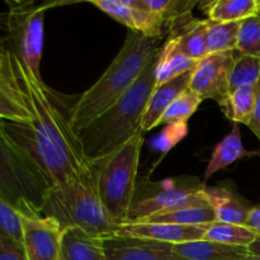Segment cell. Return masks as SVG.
<instances>
[{
    "mask_svg": "<svg viewBox=\"0 0 260 260\" xmlns=\"http://www.w3.org/2000/svg\"><path fill=\"white\" fill-rule=\"evenodd\" d=\"M4 68L17 90L20 101L30 114V122L38 135L60 152L79 173L85 174L91 169V161L84 155L78 136L70 124V111L65 112L57 101V94L48 88L42 79L10 51L3 50Z\"/></svg>",
    "mask_w": 260,
    "mask_h": 260,
    "instance_id": "6da1fadb",
    "label": "cell"
},
{
    "mask_svg": "<svg viewBox=\"0 0 260 260\" xmlns=\"http://www.w3.org/2000/svg\"><path fill=\"white\" fill-rule=\"evenodd\" d=\"M159 41L129 30L103 75L71 107L70 124L75 134L108 111L134 86L161 48Z\"/></svg>",
    "mask_w": 260,
    "mask_h": 260,
    "instance_id": "7a4b0ae2",
    "label": "cell"
},
{
    "mask_svg": "<svg viewBox=\"0 0 260 260\" xmlns=\"http://www.w3.org/2000/svg\"><path fill=\"white\" fill-rule=\"evenodd\" d=\"M159 52L139 80L108 111L76 132L89 161L106 159L142 131L141 123L151 93L156 86Z\"/></svg>",
    "mask_w": 260,
    "mask_h": 260,
    "instance_id": "3957f363",
    "label": "cell"
},
{
    "mask_svg": "<svg viewBox=\"0 0 260 260\" xmlns=\"http://www.w3.org/2000/svg\"><path fill=\"white\" fill-rule=\"evenodd\" d=\"M101 160L91 161V169L48 192L42 216L52 217L65 230L78 228L99 239L118 234L121 223L108 212L98 190V172Z\"/></svg>",
    "mask_w": 260,
    "mask_h": 260,
    "instance_id": "277c9868",
    "label": "cell"
},
{
    "mask_svg": "<svg viewBox=\"0 0 260 260\" xmlns=\"http://www.w3.org/2000/svg\"><path fill=\"white\" fill-rule=\"evenodd\" d=\"M51 188L37 165L0 127V197L22 216L41 217Z\"/></svg>",
    "mask_w": 260,
    "mask_h": 260,
    "instance_id": "5b68a950",
    "label": "cell"
},
{
    "mask_svg": "<svg viewBox=\"0 0 260 260\" xmlns=\"http://www.w3.org/2000/svg\"><path fill=\"white\" fill-rule=\"evenodd\" d=\"M142 144L144 131L139 132L108 157L102 159L99 165V196L104 207L121 225L128 222Z\"/></svg>",
    "mask_w": 260,
    "mask_h": 260,
    "instance_id": "8992f818",
    "label": "cell"
},
{
    "mask_svg": "<svg viewBox=\"0 0 260 260\" xmlns=\"http://www.w3.org/2000/svg\"><path fill=\"white\" fill-rule=\"evenodd\" d=\"M203 185L196 177L169 178L161 182L137 180L127 223L179 208L208 205L202 196Z\"/></svg>",
    "mask_w": 260,
    "mask_h": 260,
    "instance_id": "52a82bcc",
    "label": "cell"
},
{
    "mask_svg": "<svg viewBox=\"0 0 260 260\" xmlns=\"http://www.w3.org/2000/svg\"><path fill=\"white\" fill-rule=\"evenodd\" d=\"M5 18L7 36L0 48L14 53L33 75L41 76V60L45 35V14L50 4L37 5L33 2H7Z\"/></svg>",
    "mask_w": 260,
    "mask_h": 260,
    "instance_id": "ba28073f",
    "label": "cell"
},
{
    "mask_svg": "<svg viewBox=\"0 0 260 260\" xmlns=\"http://www.w3.org/2000/svg\"><path fill=\"white\" fill-rule=\"evenodd\" d=\"M0 127L5 135L37 165L52 187L83 175L60 152L47 144L36 132L29 122L0 119Z\"/></svg>",
    "mask_w": 260,
    "mask_h": 260,
    "instance_id": "9c48e42d",
    "label": "cell"
},
{
    "mask_svg": "<svg viewBox=\"0 0 260 260\" xmlns=\"http://www.w3.org/2000/svg\"><path fill=\"white\" fill-rule=\"evenodd\" d=\"M235 58L236 51L207 55L203 60L198 61L188 89L203 101L213 99L223 109L230 96L229 80Z\"/></svg>",
    "mask_w": 260,
    "mask_h": 260,
    "instance_id": "30bf717a",
    "label": "cell"
},
{
    "mask_svg": "<svg viewBox=\"0 0 260 260\" xmlns=\"http://www.w3.org/2000/svg\"><path fill=\"white\" fill-rule=\"evenodd\" d=\"M23 248L28 260H60L63 229L52 217L22 216Z\"/></svg>",
    "mask_w": 260,
    "mask_h": 260,
    "instance_id": "8fae6325",
    "label": "cell"
},
{
    "mask_svg": "<svg viewBox=\"0 0 260 260\" xmlns=\"http://www.w3.org/2000/svg\"><path fill=\"white\" fill-rule=\"evenodd\" d=\"M89 3L118 23L126 25L131 32L159 40H161L167 32L165 29L168 27L165 23L142 7L140 0H90Z\"/></svg>",
    "mask_w": 260,
    "mask_h": 260,
    "instance_id": "7c38bea8",
    "label": "cell"
},
{
    "mask_svg": "<svg viewBox=\"0 0 260 260\" xmlns=\"http://www.w3.org/2000/svg\"><path fill=\"white\" fill-rule=\"evenodd\" d=\"M107 260H189L175 251L173 244L132 236L103 239Z\"/></svg>",
    "mask_w": 260,
    "mask_h": 260,
    "instance_id": "4fadbf2b",
    "label": "cell"
},
{
    "mask_svg": "<svg viewBox=\"0 0 260 260\" xmlns=\"http://www.w3.org/2000/svg\"><path fill=\"white\" fill-rule=\"evenodd\" d=\"M207 226H184L167 222H129L122 225L117 235L179 245L203 240Z\"/></svg>",
    "mask_w": 260,
    "mask_h": 260,
    "instance_id": "5bb4252c",
    "label": "cell"
},
{
    "mask_svg": "<svg viewBox=\"0 0 260 260\" xmlns=\"http://www.w3.org/2000/svg\"><path fill=\"white\" fill-rule=\"evenodd\" d=\"M202 196L212 208L217 222L246 225L251 206L233 188L228 185L208 187L203 185Z\"/></svg>",
    "mask_w": 260,
    "mask_h": 260,
    "instance_id": "9a60e30c",
    "label": "cell"
},
{
    "mask_svg": "<svg viewBox=\"0 0 260 260\" xmlns=\"http://www.w3.org/2000/svg\"><path fill=\"white\" fill-rule=\"evenodd\" d=\"M210 20H201L193 18L192 14L185 15L175 20L169 27V37L174 40L175 45L187 57L201 61L208 55L207 30Z\"/></svg>",
    "mask_w": 260,
    "mask_h": 260,
    "instance_id": "2e32d148",
    "label": "cell"
},
{
    "mask_svg": "<svg viewBox=\"0 0 260 260\" xmlns=\"http://www.w3.org/2000/svg\"><path fill=\"white\" fill-rule=\"evenodd\" d=\"M196 69V68H194ZM193 70L178 76V78L172 79L164 84L155 86L154 91L151 93L147 103L146 109H145L144 118H142L141 128L142 131L146 132L150 129L159 126V122L161 117L164 116L165 111L170 107V104L180 95L184 90L189 88L190 79H192Z\"/></svg>",
    "mask_w": 260,
    "mask_h": 260,
    "instance_id": "e0dca14e",
    "label": "cell"
},
{
    "mask_svg": "<svg viewBox=\"0 0 260 260\" xmlns=\"http://www.w3.org/2000/svg\"><path fill=\"white\" fill-rule=\"evenodd\" d=\"M60 260H107L103 239L94 238L78 228L65 229Z\"/></svg>",
    "mask_w": 260,
    "mask_h": 260,
    "instance_id": "ac0fdd59",
    "label": "cell"
},
{
    "mask_svg": "<svg viewBox=\"0 0 260 260\" xmlns=\"http://www.w3.org/2000/svg\"><path fill=\"white\" fill-rule=\"evenodd\" d=\"M256 155L255 151H249L244 147L243 140H241L240 127L238 123H234L233 131L223 137L217 145H216L215 150H213L211 159L208 161L207 168L205 172V178H203L202 183L206 184L208 179L212 177L213 174L221 169H225L229 165L234 164L238 160L243 159V157H249Z\"/></svg>",
    "mask_w": 260,
    "mask_h": 260,
    "instance_id": "d6986e66",
    "label": "cell"
},
{
    "mask_svg": "<svg viewBox=\"0 0 260 260\" xmlns=\"http://www.w3.org/2000/svg\"><path fill=\"white\" fill-rule=\"evenodd\" d=\"M175 251L189 260H240L249 254L248 248L230 246L215 241L197 240L174 245Z\"/></svg>",
    "mask_w": 260,
    "mask_h": 260,
    "instance_id": "ffe728a7",
    "label": "cell"
},
{
    "mask_svg": "<svg viewBox=\"0 0 260 260\" xmlns=\"http://www.w3.org/2000/svg\"><path fill=\"white\" fill-rule=\"evenodd\" d=\"M197 61L187 57L175 45L172 37H168L159 51L156 62V85L178 78L190 70H194Z\"/></svg>",
    "mask_w": 260,
    "mask_h": 260,
    "instance_id": "44dd1931",
    "label": "cell"
},
{
    "mask_svg": "<svg viewBox=\"0 0 260 260\" xmlns=\"http://www.w3.org/2000/svg\"><path fill=\"white\" fill-rule=\"evenodd\" d=\"M201 8L213 23L241 22L259 13L258 0H215L202 3Z\"/></svg>",
    "mask_w": 260,
    "mask_h": 260,
    "instance_id": "7402d4cb",
    "label": "cell"
},
{
    "mask_svg": "<svg viewBox=\"0 0 260 260\" xmlns=\"http://www.w3.org/2000/svg\"><path fill=\"white\" fill-rule=\"evenodd\" d=\"M139 222H167L184 226H207L216 222V216L208 205L190 206L170 212L154 215Z\"/></svg>",
    "mask_w": 260,
    "mask_h": 260,
    "instance_id": "603a6c76",
    "label": "cell"
},
{
    "mask_svg": "<svg viewBox=\"0 0 260 260\" xmlns=\"http://www.w3.org/2000/svg\"><path fill=\"white\" fill-rule=\"evenodd\" d=\"M258 238L255 233L246 225H235V223L213 222L207 226L203 240L215 241L230 246H241L248 248Z\"/></svg>",
    "mask_w": 260,
    "mask_h": 260,
    "instance_id": "cb8c5ba5",
    "label": "cell"
},
{
    "mask_svg": "<svg viewBox=\"0 0 260 260\" xmlns=\"http://www.w3.org/2000/svg\"><path fill=\"white\" fill-rule=\"evenodd\" d=\"M256 98V84L244 85L235 89L229 96L225 108L222 109L223 114L229 119L238 124L250 123L253 118L254 108H255Z\"/></svg>",
    "mask_w": 260,
    "mask_h": 260,
    "instance_id": "d4e9b609",
    "label": "cell"
},
{
    "mask_svg": "<svg viewBox=\"0 0 260 260\" xmlns=\"http://www.w3.org/2000/svg\"><path fill=\"white\" fill-rule=\"evenodd\" d=\"M141 5L159 17L169 27L180 18L192 14V9L200 4L197 0H140Z\"/></svg>",
    "mask_w": 260,
    "mask_h": 260,
    "instance_id": "484cf974",
    "label": "cell"
},
{
    "mask_svg": "<svg viewBox=\"0 0 260 260\" xmlns=\"http://www.w3.org/2000/svg\"><path fill=\"white\" fill-rule=\"evenodd\" d=\"M239 27L240 22L213 23L210 20L207 30L208 55L236 51Z\"/></svg>",
    "mask_w": 260,
    "mask_h": 260,
    "instance_id": "4316f807",
    "label": "cell"
},
{
    "mask_svg": "<svg viewBox=\"0 0 260 260\" xmlns=\"http://www.w3.org/2000/svg\"><path fill=\"white\" fill-rule=\"evenodd\" d=\"M5 69V68H4ZM7 73V71H5ZM7 81L0 84V119L15 122H30V114L20 101L7 74Z\"/></svg>",
    "mask_w": 260,
    "mask_h": 260,
    "instance_id": "83f0119b",
    "label": "cell"
},
{
    "mask_svg": "<svg viewBox=\"0 0 260 260\" xmlns=\"http://www.w3.org/2000/svg\"><path fill=\"white\" fill-rule=\"evenodd\" d=\"M203 99L187 89L183 91L165 111L164 116L160 119L159 124H173V123H187L188 119L194 114Z\"/></svg>",
    "mask_w": 260,
    "mask_h": 260,
    "instance_id": "f1b7e54d",
    "label": "cell"
},
{
    "mask_svg": "<svg viewBox=\"0 0 260 260\" xmlns=\"http://www.w3.org/2000/svg\"><path fill=\"white\" fill-rule=\"evenodd\" d=\"M260 78V57L249 55H240L236 52L235 63L230 74V94L235 89L244 85L258 83Z\"/></svg>",
    "mask_w": 260,
    "mask_h": 260,
    "instance_id": "f546056e",
    "label": "cell"
},
{
    "mask_svg": "<svg viewBox=\"0 0 260 260\" xmlns=\"http://www.w3.org/2000/svg\"><path fill=\"white\" fill-rule=\"evenodd\" d=\"M236 52L260 57V13L240 22Z\"/></svg>",
    "mask_w": 260,
    "mask_h": 260,
    "instance_id": "4dcf8cb0",
    "label": "cell"
},
{
    "mask_svg": "<svg viewBox=\"0 0 260 260\" xmlns=\"http://www.w3.org/2000/svg\"><path fill=\"white\" fill-rule=\"evenodd\" d=\"M0 235L23 244L20 213L0 197Z\"/></svg>",
    "mask_w": 260,
    "mask_h": 260,
    "instance_id": "1f68e13d",
    "label": "cell"
},
{
    "mask_svg": "<svg viewBox=\"0 0 260 260\" xmlns=\"http://www.w3.org/2000/svg\"><path fill=\"white\" fill-rule=\"evenodd\" d=\"M188 134L187 123H173L167 124L162 134L157 139L156 145L160 151L168 152L175 146L178 142L182 141Z\"/></svg>",
    "mask_w": 260,
    "mask_h": 260,
    "instance_id": "d6a6232c",
    "label": "cell"
},
{
    "mask_svg": "<svg viewBox=\"0 0 260 260\" xmlns=\"http://www.w3.org/2000/svg\"><path fill=\"white\" fill-rule=\"evenodd\" d=\"M0 260H28L23 244L0 235Z\"/></svg>",
    "mask_w": 260,
    "mask_h": 260,
    "instance_id": "836d02e7",
    "label": "cell"
},
{
    "mask_svg": "<svg viewBox=\"0 0 260 260\" xmlns=\"http://www.w3.org/2000/svg\"><path fill=\"white\" fill-rule=\"evenodd\" d=\"M249 128L254 132L256 137L260 140V78L256 83V98H255V108H254L253 118L250 123L248 124Z\"/></svg>",
    "mask_w": 260,
    "mask_h": 260,
    "instance_id": "e575fe53",
    "label": "cell"
},
{
    "mask_svg": "<svg viewBox=\"0 0 260 260\" xmlns=\"http://www.w3.org/2000/svg\"><path fill=\"white\" fill-rule=\"evenodd\" d=\"M246 226L250 228L256 235L260 236V206L251 207L248 216V221H246Z\"/></svg>",
    "mask_w": 260,
    "mask_h": 260,
    "instance_id": "d590c367",
    "label": "cell"
},
{
    "mask_svg": "<svg viewBox=\"0 0 260 260\" xmlns=\"http://www.w3.org/2000/svg\"><path fill=\"white\" fill-rule=\"evenodd\" d=\"M248 251L251 255L260 256V236H258V238L255 239V241L248 246Z\"/></svg>",
    "mask_w": 260,
    "mask_h": 260,
    "instance_id": "8d00e7d4",
    "label": "cell"
},
{
    "mask_svg": "<svg viewBox=\"0 0 260 260\" xmlns=\"http://www.w3.org/2000/svg\"><path fill=\"white\" fill-rule=\"evenodd\" d=\"M7 79V73H5L4 69V57H3V53L0 51V84H4Z\"/></svg>",
    "mask_w": 260,
    "mask_h": 260,
    "instance_id": "74e56055",
    "label": "cell"
},
{
    "mask_svg": "<svg viewBox=\"0 0 260 260\" xmlns=\"http://www.w3.org/2000/svg\"><path fill=\"white\" fill-rule=\"evenodd\" d=\"M240 260H260V256H258V255H251V254H248V255L244 256V258L240 259Z\"/></svg>",
    "mask_w": 260,
    "mask_h": 260,
    "instance_id": "f35d334b",
    "label": "cell"
},
{
    "mask_svg": "<svg viewBox=\"0 0 260 260\" xmlns=\"http://www.w3.org/2000/svg\"><path fill=\"white\" fill-rule=\"evenodd\" d=\"M5 18H7V14H0V22H2V20H4Z\"/></svg>",
    "mask_w": 260,
    "mask_h": 260,
    "instance_id": "ab89813d",
    "label": "cell"
},
{
    "mask_svg": "<svg viewBox=\"0 0 260 260\" xmlns=\"http://www.w3.org/2000/svg\"><path fill=\"white\" fill-rule=\"evenodd\" d=\"M258 9H259V13H260V0H258Z\"/></svg>",
    "mask_w": 260,
    "mask_h": 260,
    "instance_id": "60d3db41",
    "label": "cell"
},
{
    "mask_svg": "<svg viewBox=\"0 0 260 260\" xmlns=\"http://www.w3.org/2000/svg\"><path fill=\"white\" fill-rule=\"evenodd\" d=\"M0 51H2V48H0Z\"/></svg>",
    "mask_w": 260,
    "mask_h": 260,
    "instance_id": "b9f144b4",
    "label": "cell"
}]
</instances>
